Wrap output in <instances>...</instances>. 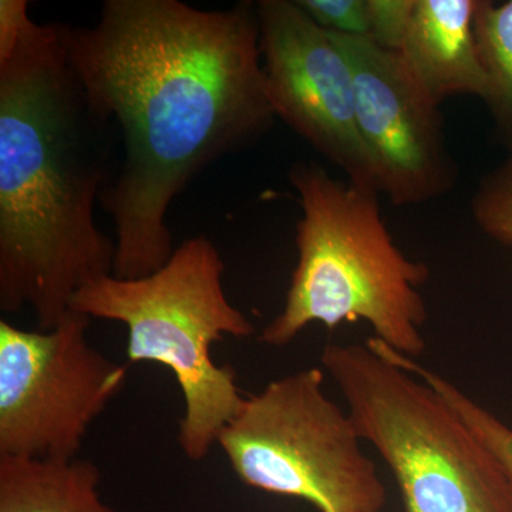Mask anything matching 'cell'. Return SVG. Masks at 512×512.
<instances>
[{
	"label": "cell",
	"instance_id": "obj_1",
	"mask_svg": "<svg viewBox=\"0 0 512 512\" xmlns=\"http://www.w3.org/2000/svg\"><path fill=\"white\" fill-rule=\"evenodd\" d=\"M66 43L93 109L123 136V165L100 197L116 227L113 275L143 278L174 254L175 198L274 124L256 3L107 0L96 25L67 26Z\"/></svg>",
	"mask_w": 512,
	"mask_h": 512
},
{
	"label": "cell",
	"instance_id": "obj_2",
	"mask_svg": "<svg viewBox=\"0 0 512 512\" xmlns=\"http://www.w3.org/2000/svg\"><path fill=\"white\" fill-rule=\"evenodd\" d=\"M66 32L33 22L26 0H0V309H30L40 330L116 261L94 218L111 123L74 73Z\"/></svg>",
	"mask_w": 512,
	"mask_h": 512
},
{
	"label": "cell",
	"instance_id": "obj_3",
	"mask_svg": "<svg viewBox=\"0 0 512 512\" xmlns=\"http://www.w3.org/2000/svg\"><path fill=\"white\" fill-rule=\"evenodd\" d=\"M289 180L302 207L298 264L284 309L259 340L284 348L312 323L333 329L362 319L384 345L417 359L426 350L427 309L419 288L429 266L394 244L379 192L336 180L318 163L293 165Z\"/></svg>",
	"mask_w": 512,
	"mask_h": 512
},
{
	"label": "cell",
	"instance_id": "obj_4",
	"mask_svg": "<svg viewBox=\"0 0 512 512\" xmlns=\"http://www.w3.org/2000/svg\"><path fill=\"white\" fill-rule=\"evenodd\" d=\"M224 271L217 247L198 235L153 274L104 276L72 302L74 312L126 326L128 362L157 363L173 373L184 399L178 444L191 461L210 454L245 400L235 370L212 357V346L225 336L245 339L255 330L229 301Z\"/></svg>",
	"mask_w": 512,
	"mask_h": 512
},
{
	"label": "cell",
	"instance_id": "obj_5",
	"mask_svg": "<svg viewBox=\"0 0 512 512\" xmlns=\"http://www.w3.org/2000/svg\"><path fill=\"white\" fill-rule=\"evenodd\" d=\"M320 362L396 478L404 512H512L503 467L433 387L367 343H330Z\"/></svg>",
	"mask_w": 512,
	"mask_h": 512
},
{
	"label": "cell",
	"instance_id": "obj_6",
	"mask_svg": "<svg viewBox=\"0 0 512 512\" xmlns=\"http://www.w3.org/2000/svg\"><path fill=\"white\" fill-rule=\"evenodd\" d=\"M323 370H299L245 397L218 444L248 487L320 512H382L386 488L355 421L323 392Z\"/></svg>",
	"mask_w": 512,
	"mask_h": 512
},
{
	"label": "cell",
	"instance_id": "obj_7",
	"mask_svg": "<svg viewBox=\"0 0 512 512\" xmlns=\"http://www.w3.org/2000/svg\"><path fill=\"white\" fill-rule=\"evenodd\" d=\"M89 316L70 312L53 329L0 320V457L72 460L126 383L87 338Z\"/></svg>",
	"mask_w": 512,
	"mask_h": 512
},
{
	"label": "cell",
	"instance_id": "obj_8",
	"mask_svg": "<svg viewBox=\"0 0 512 512\" xmlns=\"http://www.w3.org/2000/svg\"><path fill=\"white\" fill-rule=\"evenodd\" d=\"M266 94L286 126L348 175L379 191L356 120L352 67L332 36L289 0L256 3Z\"/></svg>",
	"mask_w": 512,
	"mask_h": 512
},
{
	"label": "cell",
	"instance_id": "obj_9",
	"mask_svg": "<svg viewBox=\"0 0 512 512\" xmlns=\"http://www.w3.org/2000/svg\"><path fill=\"white\" fill-rule=\"evenodd\" d=\"M330 36L352 67L357 128L375 163L379 191L394 205H414L453 190L457 170L440 106L413 82L399 53L369 37Z\"/></svg>",
	"mask_w": 512,
	"mask_h": 512
},
{
	"label": "cell",
	"instance_id": "obj_10",
	"mask_svg": "<svg viewBox=\"0 0 512 512\" xmlns=\"http://www.w3.org/2000/svg\"><path fill=\"white\" fill-rule=\"evenodd\" d=\"M477 2L416 0L397 53L413 82L437 106L458 94L487 99V76L474 36Z\"/></svg>",
	"mask_w": 512,
	"mask_h": 512
},
{
	"label": "cell",
	"instance_id": "obj_11",
	"mask_svg": "<svg viewBox=\"0 0 512 512\" xmlns=\"http://www.w3.org/2000/svg\"><path fill=\"white\" fill-rule=\"evenodd\" d=\"M100 484L87 458L0 457V512H119L104 503Z\"/></svg>",
	"mask_w": 512,
	"mask_h": 512
},
{
	"label": "cell",
	"instance_id": "obj_12",
	"mask_svg": "<svg viewBox=\"0 0 512 512\" xmlns=\"http://www.w3.org/2000/svg\"><path fill=\"white\" fill-rule=\"evenodd\" d=\"M474 36L488 82L485 103L512 151V0L503 5L478 0Z\"/></svg>",
	"mask_w": 512,
	"mask_h": 512
},
{
	"label": "cell",
	"instance_id": "obj_13",
	"mask_svg": "<svg viewBox=\"0 0 512 512\" xmlns=\"http://www.w3.org/2000/svg\"><path fill=\"white\" fill-rule=\"evenodd\" d=\"M380 352L407 372L420 377L456 410L468 429L476 434L478 440L491 451L495 460L503 467L505 476L512 485V427L477 403L456 384L429 367L421 365L416 359L400 355L399 352L387 346H382Z\"/></svg>",
	"mask_w": 512,
	"mask_h": 512
},
{
	"label": "cell",
	"instance_id": "obj_14",
	"mask_svg": "<svg viewBox=\"0 0 512 512\" xmlns=\"http://www.w3.org/2000/svg\"><path fill=\"white\" fill-rule=\"evenodd\" d=\"M473 215L488 237L512 245V151L481 181L473 198Z\"/></svg>",
	"mask_w": 512,
	"mask_h": 512
},
{
	"label": "cell",
	"instance_id": "obj_15",
	"mask_svg": "<svg viewBox=\"0 0 512 512\" xmlns=\"http://www.w3.org/2000/svg\"><path fill=\"white\" fill-rule=\"evenodd\" d=\"M298 5L326 32L370 37L367 0H298Z\"/></svg>",
	"mask_w": 512,
	"mask_h": 512
},
{
	"label": "cell",
	"instance_id": "obj_16",
	"mask_svg": "<svg viewBox=\"0 0 512 512\" xmlns=\"http://www.w3.org/2000/svg\"><path fill=\"white\" fill-rule=\"evenodd\" d=\"M370 37L377 46L399 52L412 20L416 0H367Z\"/></svg>",
	"mask_w": 512,
	"mask_h": 512
}]
</instances>
